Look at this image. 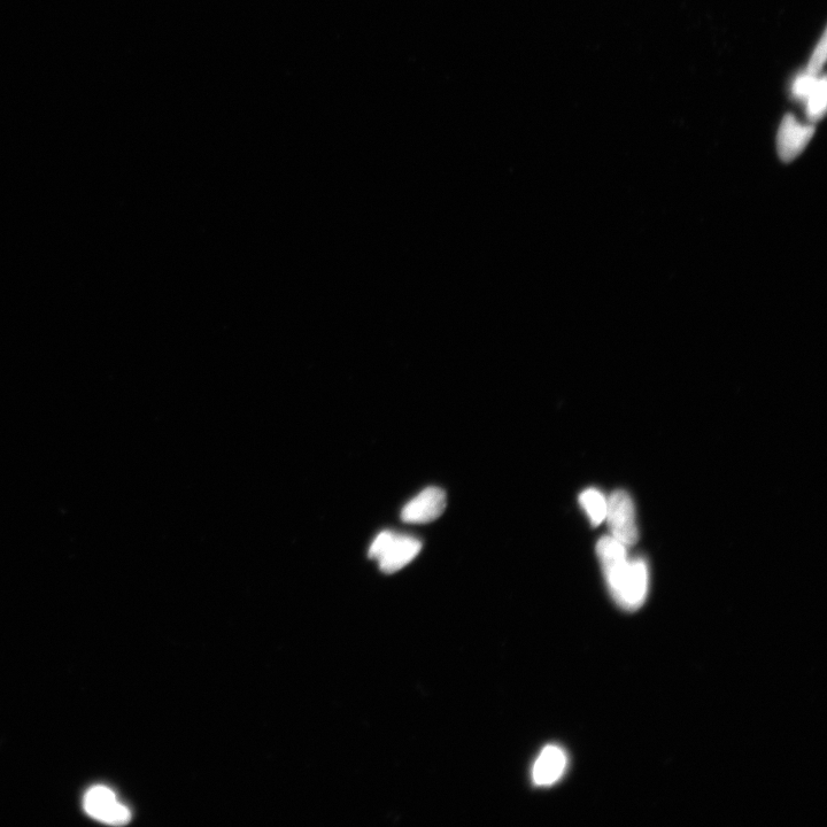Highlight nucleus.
Segmentation results:
<instances>
[{"label":"nucleus","mask_w":827,"mask_h":827,"mask_svg":"<svg viewBox=\"0 0 827 827\" xmlns=\"http://www.w3.org/2000/svg\"><path fill=\"white\" fill-rule=\"evenodd\" d=\"M597 554L608 589L625 610H636L648 593L649 574L643 559L629 560L626 547L612 536L601 538Z\"/></svg>","instance_id":"nucleus-1"},{"label":"nucleus","mask_w":827,"mask_h":827,"mask_svg":"<svg viewBox=\"0 0 827 827\" xmlns=\"http://www.w3.org/2000/svg\"><path fill=\"white\" fill-rule=\"evenodd\" d=\"M422 550L419 539L385 531L380 533L369 548L370 559L380 562L386 574L396 573L412 562Z\"/></svg>","instance_id":"nucleus-2"},{"label":"nucleus","mask_w":827,"mask_h":827,"mask_svg":"<svg viewBox=\"0 0 827 827\" xmlns=\"http://www.w3.org/2000/svg\"><path fill=\"white\" fill-rule=\"evenodd\" d=\"M606 520L612 530V537L625 547L637 543L639 532L636 523L635 505L628 493L616 491L608 499Z\"/></svg>","instance_id":"nucleus-3"},{"label":"nucleus","mask_w":827,"mask_h":827,"mask_svg":"<svg viewBox=\"0 0 827 827\" xmlns=\"http://www.w3.org/2000/svg\"><path fill=\"white\" fill-rule=\"evenodd\" d=\"M83 807L91 818L107 825H127L131 819L130 810L122 805L111 788L103 785L90 788L84 795Z\"/></svg>","instance_id":"nucleus-4"},{"label":"nucleus","mask_w":827,"mask_h":827,"mask_svg":"<svg viewBox=\"0 0 827 827\" xmlns=\"http://www.w3.org/2000/svg\"><path fill=\"white\" fill-rule=\"evenodd\" d=\"M815 134L814 125H803L794 115H785L777 135V151L780 159L791 162L805 151Z\"/></svg>","instance_id":"nucleus-5"},{"label":"nucleus","mask_w":827,"mask_h":827,"mask_svg":"<svg viewBox=\"0 0 827 827\" xmlns=\"http://www.w3.org/2000/svg\"><path fill=\"white\" fill-rule=\"evenodd\" d=\"M446 508V494L438 488H428L408 502L401 512L407 523H429L442 516Z\"/></svg>","instance_id":"nucleus-6"},{"label":"nucleus","mask_w":827,"mask_h":827,"mask_svg":"<svg viewBox=\"0 0 827 827\" xmlns=\"http://www.w3.org/2000/svg\"><path fill=\"white\" fill-rule=\"evenodd\" d=\"M568 759L566 753L558 746H547L540 753L532 769V780L539 787L552 786L566 772Z\"/></svg>","instance_id":"nucleus-7"},{"label":"nucleus","mask_w":827,"mask_h":827,"mask_svg":"<svg viewBox=\"0 0 827 827\" xmlns=\"http://www.w3.org/2000/svg\"><path fill=\"white\" fill-rule=\"evenodd\" d=\"M579 502L589 515L594 527L606 520L608 499L600 491L595 489L584 491L579 497Z\"/></svg>","instance_id":"nucleus-8"},{"label":"nucleus","mask_w":827,"mask_h":827,"mask_svg":"<svg viewBox=\"0 0 827 827\" xmlns=\"http://www.w3.org/2000/svg\"><path fill=\"white\" fill-rule=\"evenodd\" d=\"M807 115L811 122L821 121L826 113L827 83L826 77H818L815 88L806 99Z\"/></svg>","instance_id":"nucleus-9"},{"label":"nucleus","mask_w":827,"mask_h":827,"mask_svg":"<svg viewBox=\"0 0 827 827\" xmlns=\"http://www.w3.org/2000/svg\"><path fill=\"white\" fill-rule=\"evenodd\" d=\"M818 75L803 73L796 77L793 83L792 94L796 99L805 100L810 95V92L815 88Z\"/></svg>","instance_id":"nucleus-10"},{"label":"nucleus","mask_w":827,"mask_h":827,"mask_svg":"<svg viewBox=\"0 0 827 827\" xmlns=\"http://www.w3.org/2000/svg\"><path fill=\"white\" fill-rule=\"evenodd\" d=\"M826 53H827V37L826 32L823 33L821 41L818 42L816 49L811 56L809 61L807 72L810 74L818 75L819 72L822 71V68L825 64L826 60Z\"/></svg>","instance_id":"nucleus-11"}]
</instances>
